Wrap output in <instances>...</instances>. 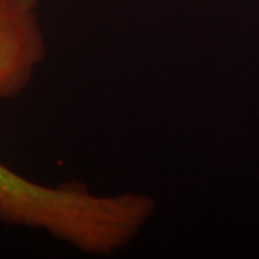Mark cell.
Segmentation results:
<instances>
[{"label":"cell","mask_w":259,"mask_h":259,"mask_svg":"<svg viewBox=\"0 0 259 259\" xmlns=\"http://www.w3.org/2000/svg\"><path fill=\"white\" fill-rule=\"evenodd\" d=\"M156 210L146 194H93L81 183L45 186L0 161V222L49 233L90 255H112Z\"/></svg>","instance_id":"cell-1"},{"label":"cell","mask_w":259,"mask_h":259,"mask_svg":"<svg viewBox=\"0 0 259 259\" xmlns=\"http://www.w3.org/2000/svg\"><path fill=\"white\" fill-rule=\"evenodd\" d=\"M39 0H0V102L20 94L47 55Z\"/></svg>","instance_id":"cell-2"}]
</instances>
